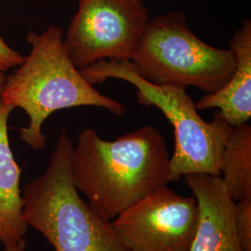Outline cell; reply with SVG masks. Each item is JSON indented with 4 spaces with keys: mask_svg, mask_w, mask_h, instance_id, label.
<instances>
[{
    "mask_svg": "<svg viewBox=\"0 0 251 251\" xmlns=\"http://www.w3.org/2000/svg\"><path fill=\"white\" fill-rule=\"evenodd\" d=\"M170 152L166 141L152 126H144L105 141L93 128L81 131L71 153L75 188L104 220L116 217L168 186Z\"/></svg>",
    "mask_w": 251,
    "mask_h": 251,
    "instance_id": "obj_1",
    "label": "cell"
},
{
    "mask_svg": "<svg viewBox=\"0 0 251 251\" xmlns=\"http://www.w3.org/2000/svg\"><path fill=\"white\" fill-rule=\"evenodd\" d=\"M26 40L31 46L30 53L6 76L0 99L25 112L29 124L20 129V138L31 148L45 147L42 125L56 111L96 106L118 117L125 114L122 103L100 93L74 65L60 27L51 25L41 34L30 32Z\"/></svg>",
    "mask_w": 251,
    "mask_h": 251,
    "instance_id": "obj_2",
    "label": "cell"
},
{
    "mask_svg": "<svg viewBox=\"0 0 251 251\" xmlns=\"http://www.w3.org/2000/svg\"><path fill=\"white\" fill-rule=\"evenodd\" d=\"M74 143L63 129L45 172L24 190L23 216L55 251H129L111 223L83 200L73 182Z\"/></svg>",
    "mask_w": 251,
    "mask_h": 251,
    "instance_id": "obj_3",
    "label": "cell"
},
{
    "mask_svg": "<svg viewBox=\"0 0 251 251\" xmlns=\"http://www.w3.org/2000/svg\"><path fill=\"white\" fill-rule=\"evenodd\" d=\"M84 78L95 86L109 78L124 80L137 90L140 105L158 108L172 126L174 152L170 158V180L186 174L221 175L220 161L233 126L217 111L211 122L198 114L196 102L186 90L157 86L140 76L129 61L103 60L80 70Z\"/></svg>",
    "mask_w": 251,
    "mask_h": 251,
    "instance_id": "obj_4",
    "label": "cell"
},
{
    "mask_svg": "<svg viewBox=\"0 0 251 251\" xmlns=\"http://www.w3.org/2000/svg\"><path fill=\"white\" fill-rule=\"evenodd\" d=\"M129 62L135 72L154 85L195 87L206 94L221 89L236 66L233 50L201 40L181 11L150 19Z\"/></svg>",
    "mask_w": 251,
    "mask_h": 251,
    "instance_id": "obj_5",
    "label": "cell"
},
{
    "mask_svg": "<svg viewBox=\"0 0 251 251\" xmlns=\"http://www.w3.org/2000/svg\"><path fill=\"white\" fill-rule=\"evenodd\" d=\"M141 0H79L63 44L74 65L130 61L149 22Z\"/></svg>",
    "mask_w": 251,
    "mask_h": 251,
    "instance_id": "obj_6",
    "label": "cell"
},
{
    "mask_svg": "<svg viewBox=\"0 0 251 251\" xmlns=\"http://www.w3.org/2000/svg\"><path fill=\"white\" fill-rule=\"evenodd\" d=\"M110 223L129 251H190L199 224L198 201L164 186Z\"/></svg>",
    "mask_w": 251,
    "mask_h": 251,
    "instance_id": "obj_7",
    "label": "cell"
},
{
    "mask_svg": "<svg viewBox=\"0 0 251 251\" xmlns=\"http://www.w3.org/2000/svg\"><path fill=\"white\" fill-rule=\"evenodd\" d=\"M199 208L198 231L190 251H242L234 225V204L221 175L183 176Z\"/></svg>",
    "mask_w": 251,
    "mask_h": 251,
    "instance_id": "obj_8",
    "label": "cell"
},
{
    "mask_svg": "<svg viewBox=\"0 0 251 251\" xmlns=\"http://www.w3.org/2000/svg\"><path fill=\"white\" fill-rule=\"evenodd\" d=\"M236 58L232 76L225 85L196 102L198 110L217 108L232 126L248 123L251 117V21L246 19L229 43Z\"/></svg>",
    "mask_w": 251,
    "mask_h": 251,
    "instance_id": "obj_9",
    "label": "cell"
},
{
    "mask_svg": "<svg viewBox=\"0 0 251 251\" xmlns=\"http://www.w3.org/2000/svg\"><path fill=\"white\" fill-rule=\"evenodd\" d=\"M13 109L0 99V242L5 248L23 240L29 228L23 216L22 170L13 156L8 133Z\"/></svg>",
    "mask_w": 251,
    "mask_h": 251,
    "instance_id": "obj_10",
    "label": "cell"
},
{
    "mask_svg": "<svg viewBox=\"0 0 251 251\" xmlns=\"http://www.w3.org/2000/svg\"><path fill=\"white\" fill-rule=\"evenodd\" d=\"M221 177L234 202L251 199V126H233L222 152Z\"/></svg>",
    "mask_w": 251,
    "mask_h": 251,
    "instance_id": "obj_11",
    "label": "cell"
},
{
    "mask_svg": "<svg viewBox=\"0 0 251 251\" xmlns=\"http://www.w3.org/2000/svg\"><path fill=\"white\" fill-rule=\"evenodd\" d=\"M234 225L242 251H251V199L234 204Z\"/></svg>",
    "mask_w": 251,
    "mask_h": 251,
    "instance_id": "obj_12",
    "label": "cell"
},
{
    "mask_svg": "<svg viewBox=\"0 0 251 251\" xmlns=\"http://www.w3.org/2000/svg\"><path fill=\"white\" fill-rule=\"evenodd\" d=\"M25 56L9 47L0 35V73H6L19 66Z\"/></svg>",
    "mask_w": 251,
    "mask_h": 251,
    "instance_id": "obj_13",
    "label": "cell"
},
{
    "mask_svg": "<svg viewBox=\"0 0 251 251\" xmlns=\"http://www.w3.org/2000/svg\"><path fill=\"white\" fill-rule=\"evenodd\" d=\"M27 242L26 240L24 238L23 240H21L20 242L10 246L8 248H5V251H25L26 250Z\"/></svg>",
    "mask_w": 251,
    "mask_h": 251,
    "instance_id": "obj_14",
    "label": "cell"
},
{
    "mask_svg": "<svg viewBox=\"0 0 251 251\" xmlns=\"http://www.w3.org/2000/svg\"><path fill=\"white\" fill-rule=\"evenodd\" d=\"M5 79H6V75H4V73H0V96H1L2 90L4 89Z\"/></svg>",
    "mask_w": 251,
    "mask_h": 251,
    "instance_id": "obj_15",
    "label": "cell"
}]
</instances>
